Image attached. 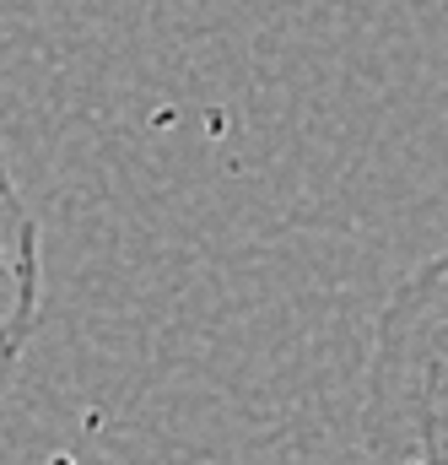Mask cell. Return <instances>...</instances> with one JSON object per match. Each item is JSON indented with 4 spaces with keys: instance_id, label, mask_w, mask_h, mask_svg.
<instances>
[{
    "instance_id": "obj_1",
    "label": "cell",
    "mask_w": 448,
    "mask_h": 465,
    "mask_svg": "<svg viewBox=\"0 0 448 465\" xmlns=\"http://www.w3.org/2000/svg\"><path fill=\"white\" fill-rule=\"evenodd\" d=\"M356 428L378 465H448V249L384 298Z\"/></svg>"
},
{
    "instance_id": "obj_2",
    "label": "cell",
    "mask_w": 448,
    "mask_h": 465,
    "mask_svg": "<svg viewBox=\"0 0 448 465\" xmlns=\"http://www.w3.org/2000/svg\"><path fill=\"white\" fill-rule=\"evenodd\" d=\"M44 314V232L0 152V401L16 384Z\"/></svg>"
}]
</instances>
